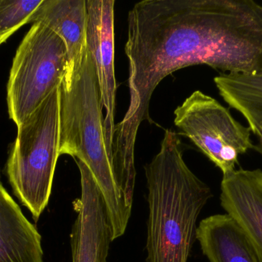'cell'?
<instances>
[{
  "mask_svg": "<svg viewBox=\"0 0 262 262\" xmlns=\"http://www.w3.org/2000/svg\"><path fill=\"white\" fill-rule=\"evenodd\" d=\"M130 103L115 126V177H136L134 152L156 88L172 72L206 65L222 74L262 75V6L254 0H143L127 16Z\"/></svg>",
  "mask_w": 262,
  "mask_h": 262,
  "instance_id": "1",
  "label": "cell"
},
{
  "mask_svg": "<svg viewBox=\"0 0 262 262\" xmlns=\"http://www.w3.org/2000/svg\"><path fill=\"white\" fill-rule=\"evenodd\" d=\"M147 186L146 262H187L197 220L212 197L183 159L181 140L166 129L160 149L145 166Z\"/></svg>",
  "mask_w": 262,
  "mask_h": 262,
  "instance_id": "2",
  "label": "cell"
},
{
  "mask_svg": "<svg viewBox=\"0 0 262 262\" xmlns=\"http://www.w3.org/2000/svg\"><path fill=\"white\" fill-rule=\"evenodd\" d=\"M60 92V155L84 163L105 203L112 241L124 235L131 210L117 186L107 152L103 103L93 57L86 52L81 66Z\"/></svg>",
  "mask_w": 262,
  "mask_h": 262,
  "instance_id": "3",
  "label": "cell"
},
{
  "mask_svg": "<svg viewBox=\"0 0 262 262\" xmlns=\"http://www.w3.org/2000/svg\"><path fill=\"white\" fill-rule=\"evenodd\" d=\"M59 88L17 127L16 138L6 163L14 195L35 223L49 204L60 156Z\"/></svg>",
  "mask_w": 262,
  "mask_h": 262,
  "instance_id": "4",
  "label": "cell"
},
{
  "mask_svg": "<svg viewBox=\"0 0 262 262\" xmlns=\"http://www.w3.org/2000/svg\"><path fill=\"white\" fill-rule=\"evenodd\" d=\"M67 61L61 38L45 25L33 23L15 52L7 84L8 112L17 127L60 87Z\"/></svg>",
  "mask_w": 262,
  "mask_h": 262,
  "instance_id": "5",
  "label": "cell"
},
{
  "mask_svg": "<svg viewBox=\"0 0 262 262\" xmlns=\"http://www.w3.org/2000/svg\"><path fill=\"white\" fill-rule=\"evenodd\" d=\"M174 124L223 172L235 170L238 157L255 146L251 129L234 118L229 109L197 90L174 111Z\"/></svg>",
  "mask_w": 262,
  "mask_h": 262,
  "instance_id": "6",
  "label": "cell"
},
{
  "mask_svg": "<svg viewBox=\"0 0 262 262\" xmlns=\"http://www.w3.org/2000/svg\"><path fill=\"white\" fill-rule=\"evenodd\" d=\"M81 196L74 201L76 219L70 235L72 262H107L112 229L102 193L89 168L75 160Z\"/></svg>",
  "mask_w": 262,
  "mask_h": 262,
  "instance_id": "7",
  "label": "cell"
},
{
  "mask_svg": "<svg viewBox=\"0 0 262 262\" xmlns=\"http://www.w3.org/2000/svg\"><path fill=\"white\" fill-rule=\"evenodd\" d=\"M115 4V0H87V48L93 57L103 107L106 111L104 129L110 161L116 126Z\"/></svg>",
  "mask_w": 262,
  "mask_h": 262,
  "instance_id": "8",
  "label": "cell"
},
{
  "mask_svg": "<svg viewBox=\"0 0 262 262\" xmlns=\"http://www.w3.org/2000/svg\"><path fill=\"white\" fill-rule=\"evenodd\" d=\"M220 201L262 262V170L235 169L223 175Z\"/></svg>",
  "mask_w": 262,
  "mask_h": 262,
  "instance_id": "9",
  "label": "cell"
},
{
  "mask_svg": "<svg viewBox=\"0 0 262 262\" xmlns=\"http://www.w3.org/2000/svg\"><path fill=\"white\" fill-rule=\"evenodd\" d=\"M53 31L67 51V67L62 81L78 71L87 52V0H42L30 18Z\"/></svg>",
  "mask_w": 262,
  "mask_h": 262,
  "instance_id": "10",
  "label": "cell"
},
{
  "mask_svg": "<svg viewBox=\"0 0 262 262\" xmlns=\"http://www.w3.org/2000/svg\"><path fill=\"white\" fill-rule=\"evenodd\" d=\"M41 236L2 183L0 262H44Z\"/></svg>",
  "mask_w": 262,
  "mask_h": 262,
  "instance_id": "11",
  "label": "cell"
},
{
  "mask_svg": "<svg viewBox=\"0 0 262 262\" xmlns=\"http://www.w3.org/2000/svg\"><path fill=\"white\" fill-rule=\"evenodd\" d=\"M195 239L209 262H259L243 229L228 214L202 220Z\"/></svg>",
  "mask_w": 262,
  "mask_h": 262,
  "instance_id": "12",
  "label": "cell"
},
{
  "mask_svg": "<svg viewBox=\"0 0 262 262\" xmlns=\"http://www.w3.org/2000/svg\"><path fill=\"white\" fill-rule=\"evenodd\" d=\"M214 83L229 107L246 118L252 133L262 129V75L221 74Z\"/></svg>",
  "mask_w": 262,
  "mask_h": 262,
  "instance_id": "13",
  "label": "cell"
},
{
  "mask_svg": "<svg viewBox=\"0 0 262 262\" xmlns=\"http://www.w3.org/2000/svg\"><path fill=\"white\" fill-rule=\"evenodd\" d=\"M42 0H0V45L29 23Z\"/></svg>",
  "mask_w": 262,
  "mask_h": 262,
  "instance_id": "14",
  "label": "cell"
},
{
  "mask_svg": "<svg viewBox=\"0 0 262 262\" xmlns=\"http://www.w3.org/2000/svg\"><path fill=\"white\" fill-rule=\"evenodd\" d=\"M257 138L258 140V145L257 146V150L262 154V129L256 134Z\"/></svg>",
  "mask_w": 262,
  "mask_h": 262,
  "instance_id": "15",
  "label": "cell"
}]
</instances>
